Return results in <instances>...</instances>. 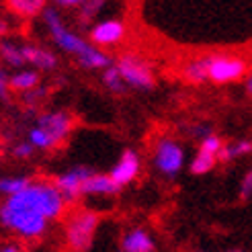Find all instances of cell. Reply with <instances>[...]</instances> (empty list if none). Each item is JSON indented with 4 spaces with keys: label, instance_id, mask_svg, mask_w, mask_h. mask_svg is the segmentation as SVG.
Segmentation results:
<instances>
[{
    "label": "cell",
    "instance_id": "6da1fadb",
    "mask_svg": "<svg viewBox=\"0 0 252 252\" xmlns=\"http://www.w3.org/2000/svg\"><path fill=\"white\" fill-rule=\"evenodd\" d=\"M66 199L56 183L35 181L25 191L6 197L0 205V223L23 240H37L47 230L49 220L64 213Z\"/></svg>",
    "mask_w": 252,
    "mask_h": 252
},
{
    "label": "cell",
    "instance_id": "7a4b0ae2",
    "mask_svg": "<svg viewBox=\"0 0 252 252\" xmlns=\"http://www.w3.org/2000/svg\"><path fill=\"white\" fill-rule=\"evenodd\" d=\"M43 21H45L49 33H52V37H54V41H56L62 49H64V52L76 56L78 62H80V66H86L88 60L94 56L96 49H94L93 45H88L84 39H80L78 35L70 33V31L64 27V23L60 21L58 12H56L54 8H45V10H43Z\"/></svg>",
    "mask_w": 252,
    "mask_h": 252
},
{
    "label": "cell",
    "instance_id": "3957f363",
    "mask_svg": "<svg viewBox=\"0 0 252 252\" xmlns=\"http://www.w3.org/2000/svg\"><path fill=\"white\" fill-rule=\"evenodd\" d=\"M98 225V216L94 211L78 209L66 221V244L72 252H84L93 244Z\"/></svg>",
    "mask_w": 252,
    "mask_h": 252
},
{
    "label": "cell",
    "instance_id": "277c9868",
    "mask_svg": "<svg viewBox=\"0 0 252 252\" xmlns=\"http://www.w3.org/2000/svg\"><path fill=\"white\" fill-rule=\"evenodd\" d=\"M117 70L121 74V78L125 80V84L142 88V91H150V88H154V74H152L150 66L142 58L123 56V58H119Z\"/></svg>",
    "mask_w": 252,
    "mask_h": 252
},
{
    "label": "cell",
    "instance_id": "5b68a950",
    "mask_svg": "<svg viewBox=\"0 0 252 252\" xmlns=\"http://www.w3.org/2000/svg\"><path fill=\"white\" fill-rule=\"evenodd\" d=\"M154 162L156 168L166 174V176H174L183 166V148L176 144L174 140H160L156 144V154H154Z\"/></svg>",
    "mask_w": 252,
    "mask_h": 252
},
{
    "label": "cell",
    "instance_id": "8992f818",
    "mask_svg": "<svg viewBox=\"0 0 252 252\" xmlns=\"http://www.w3.org/2000/svg\"><path fill=\"white\" fill-rule=\"evenodd\" d=\"M209 60V78L213 82H230L238 80L244 76L246 64L238 58H225V56H216V58H207Z\"/></svg>",
    "mask_w": 252,
    "mask_h": 252
},
{
    "label": "cell",
    "instance_id": "52a82bcc",
    "mask_svg": "<svg viewBox=\"0 0 252 252\" xmlns=\"http://www.w3.org/2000/svg\"><path fill=\"white\" fill-rule=\"evenodd\" d=\"M37 127L43 129L49 137L54 140V144L58 146L60 142L66 140V135L72 129V117L64 111H56V113H45L37 121Z\"/></svg>",
    "mask_w": 252,
    "mask_h": 252
},
{
    "label": "cell",
    "instance_id": "ba28073f",
    "mask_svg": "<svg viewBox=\"0 0 252 252\" xmlns=\"http://www.w3.org/2000/svg\"><path fill=\"white\" fill-rule=\"evenodd\" d=\"M91 174H93V170H88L84 166H76L64 174H60L56 179V187L60 189V193L64 195L66 201H74L76 197L82 195V187Z\"/></svg>",
    "mask_w": 252,
    "mask_h": 252
},
{
    "label": "cell",
    "instance_id": "9c48e42d",
    "mask_svg": "<svg viewBox=\"0 0 252 252\" xmlns=\"http://www.w3.org/2000/svg\"><path fill=\"white\" fill-rule=\"evenodd\" d=\"M137 172H140V156H137L133 150H125L119 162L111 170V179L119 187H123V185L131 183L137 176Z\"/></svg>",
    "mask_w": 252,
    "mask_h": 252
},
{
    "label": "cell",
    "instance_id": "30bf717a",
    "mask_svg": "<svg viewBox=\"0 0 252 252\" xmlns=\"http://www.w3.org/2000/svg\"><path fill=\"white\" fill-rule=\"evenodd\" d=\"M123 23L119 21H105V23H98L96 27L91 33V39L96 45H113L117 43L121 37H123Z\"/></svg>",
    "mask_w": 252,
    "mask_h": 252
},
{
    "label": "cell",
    "instance_id": "8fae6325",
    "mask_svg": "<svg viewBox=\"0 0 252 252\" xmlns=\"http://www.w3.org/2000/svg\"><path fill=\"white\" fill-rule=\"evenodd\" d=\"M121 187L111 179V174H91L82 187V195H117Z\"/></svg>",
    "mask_w": 252,
    "mask_h": 252
},
{
    "label": "cell",
    "instance_id": "7c38bea8",
    "mask_svg": "<svg viewBox=\"0 0 252 252\" xmlns=\"http://www.w3.org/2000/svg\"><path fill=\"white\" fill-rule=\"evenodd\" d=\"M123 252H152L154 250V240L150 238V234L142 228L129 230L121 240Z\"/></svg>",
    "mask_w": 252,
    "mask_h": 252
},
{
    "label": "cell",
    "instance_id": "4fadbf2b",
    "mask_svg": "<svg viewBox=\"0 0 252 252\" xmlns=\"http://www.w3.org/2000/svg\"><path fill=\"white\" fill-rule=\"evenodd\" d=\"M23 56H25V62L39 66L43 70H52L58 64V60L52 52H47L43 47H37V45H23Z\"/></svg>",
    "mask_w": 252,
    "mask_h": 252
},
{
    "label": "cell",
    "instance_id": "5bb4252c",
    "mask_svg": "<svg viewBox=\"0 0 252 252\" xmlns=\"http://www.w3.org/2000/svg\"><path fill=\"white\" fill-rule=\"evenodd\" d=\"M45 2L47 0H6V6L19 17H35L45 10Z\"/></svg>",
    "mask_w": 252,
    "mask_h": 252
},
{
    "label": "cell",
    "instance_id": "9a60e30c",
    "mask_svg": "<svg viewBox=\"0 0 252 252\" xmlns=\"http://www.w3.org/2000/svg\"><path fill=\"white\" fill-rule=\"evenodd\" d=\"M185 78L189 82H203L205 78H209V60L203 58V60H195L191 64L185 66Z\"/></svg>",
    "mask_w": 252,
    "mask_h": 252
},
{
    "label": "cell",
    "instance_id": "2e32d148",
    "mask_svg": "<svg viewBox=\"0 0 252 252\" xmlns=\"http://www.w3.org/2000/svg\"><path fill=\"white\" fill-rule=\"evenodd\" d=\"M29 185H31V179H27V176H2L0 179V195L12 197L25 191Z\"/></svg>",
    "mask_w": 252,
    "mask_h": 252
},
{
    "label": "cell",
    "instance_id": "e0dca14e",
    "mask_svg": "<svg viewBox=\"0 0 252 252\" xmlns=\"http://www.w3.org/2000/svg\"><path fill=\"white\" fill-rule=\"evenodd\" d=\"M8 84H10L12 91H25V93H29V91H33L37 84H39V76H37L35 72H31V70H25V72L15 74V76L8 80Z\"/></svg>",
    "mask_w": 252,
    "mask_h": 252
},
{
    "label": "cell",
    "instance_id": "ac0fdd59",
    "mask_svg": "<svg viewBox=\"0 0 252 252\" xmlns=\"http://www.w3.org/2000/svg\"><path fill=\"white\" fill-rule=\"evenodd\" d=\"M0 56H2V60L8 66L27 64V62H25V56H23V47L10 43V41H0Z\"/></svg>",
    "mask_w": 252,
    "mask_h": 252
},
{
    "label": "cell",
    "instance_id": "d6986e66",
    "mask_svg": "<svg viewBox=\"0 0 252 252\" xmlns=\"http://www.w3.org/2000/svg\"><path fill=\"white\" fill-rule=\"evenodd\" d=\"M216 160H218L216 154H209V152H205V150H199L197 156L191 162V172L193 174H205L216 166Z\"/></svg>",
    "mask_w": 252,
    "mask_h": 252
},
{
    "label": "cell",
    "instance_id": "ffe728a7",
    "mask_svg": "<svg viewBox=\"0 0 252 252\" xmlns=\"http://www.w3.org/2000/svg\"><path fill=\"white\" fill-rule=\"evenodd\" d=\"M248 152H252V142H236V144H228V146H223V148L220 150L218 160L228 162V160H232V158H238V156L248 154Z\"/></svg>",
    "mask_w": 252,
    "mask_h": 252
},
{
    "label": "cell",
    "instance_id": "44dd1931",
    "mask_svg": "<svg viewBox=\"0 0 252 252\" xmlns=\"http://www.w3.org/2000/svg\"><path fill=\"white\" fill-rule=\"evenodd\" d=\"M103 82L107 84V88H109V91H113V93H123L125 91V80L121 78L117 66H111V68L105 70Z\"/></svg>",
    "mask_w": 252,
    "mask_h": 252
},
{
    "label": "cell",
    "instance_id": "7402d4cb",
    "mask_svg": "<svg viewBox=\"0 0 252 252\" xmlns=\"http://www.w3.org/2000/svg\"><path fill=\"white\" fill-rule=\"evenodd\" d=\"M29 140H31L33 148H41V150L56 148V144H54L52 137H49V135H47L43 129H39V127H33V129H31V133H29Z\"/></svg>",
    "mask_w": 252,
    "mask_h": 252
},
{
    "label": "cell",
    "instance_id": "603a6c76",
    "mask_svg": "<svg viewBox=\"0 0 252 252\" xmlns=\"http://www.w3.org/2000/svg\"><path fill=\"white\" fill-rule=\"evenodd\" d=\"M105 0H86V2L82 4V10H80V21L82 23H88L91 19H94L100 8H103Z\"/></svg>",
    "mask_w": 252,
    "mask_h": 252
},
{
    "label": "cell",
    "instance_id": "cb8c5ba5",
    "mask_svg": "<svg viewBox=\"0 0 252 252\" xmlns=\"http://www.w3.org/2000/svg\"><path fill=\"white\" fill-rule=\"evenodd\" d=\"M240 195H242V199H248V197L252 195V170L244 176L242 187H240Z\"/></svg>",
    "mask_w": 252,
    "mask_h": 252
},
{
    "label": "cell",
    "instance_id": "d4e9b609",
    "mask_svg": "<svg viewBox=\"0 0 252 252\" xmlns=\"http://www.w3.org/2000/svg\"><path fill=\"white\" fill-rule=\"evenodd\" d=\"M33 144L29 142V144H19L17 148H15V156L17 158H29L31 154H33Z\"/></svg>",
    "mask_w": 252,
    "mask_h": 252
},
{
    "label": "cell",
    "instance_id": "484cf974",
    "mask_svg": "<svg viewBox=\"0 0 252 252\" xmlns=\"http://www.w3.org/2000/svg\"><path fill=\"white\" fill-rule=\"evenodd\" d=\"M8 88H10V84H8V78L4 76V72L0 70V98H8Z\"/></svg>",
    "mask_w": 252,
    "mask_h": 252
},
{
    "label": "cell",
    "instance_id": "4316f807",
    "mask_svg": "<svg viewBox=\"0 0 252 252\" xmlns=\"http://www.w3.org/2000/svg\"><path fill=\"white\" fill-rule=\"evenodd\" d=\"M0 252H21V246L12 244V242H6V244H0Z\"/></svg>",
    "mask_w": 252,
    "mask_h": 252
},
{
    "label": "cell",
    "instance_id": "83f0119b",
    "mask_svg": "<svg viewBox=\"0 0 252 252\" xmlns=\"http://www.w3.org/2000/svg\"><path fill=\"white\" fill-rule=\"evenodd\" d=\"M58 4H64V6H74V4H84L86 0H56Z\"/></svg>",
    "mask_w": 252,
    "mask_h": 252
},
{
    "label": "cell",
    "instance_id": "f1b7e54d",
    "mask_svg": "<svg viewBox=\"0 0 252 252\" xmlns=\"http://www.w3.org/2000/svg\"><path fill=\"white\" fill-rule=\"evenodd\" d=\"M8 31V23L6 21H2V19H0V37H2L4 33Z\"/></svg>",
    "mask_w": 252,
    "mask_h": 252
},
{
    "label": "cell",
    "instance_id": "f546056e",
    "mask_svg": "<svg viewBox=\"0 0 252 252\" xmlns=\"http://www.w3.org/2000/svg\"><path fill=\"white\" fill-rule=\"evenodd\" d=\"M246 91H248V94H252V76H248V80H246Z\"/></svg>",
    "mask_w": 252,
    "mask_h": 252
},
{
    "label": "cell",
    "instance_id": "4dcf8cb0",
    "mask_svg": "<svg viewBox=\"0 0 252 252\" xmlns=\"http://www.w3.org/2000/svg\"><path fill=\"white\" fill-rule=\"evenodd\" d=\"M230 252H242V250H230Z\"/></svg>",
    "mask_w": 252,
    "mask_h": 252
}]
</instances>
